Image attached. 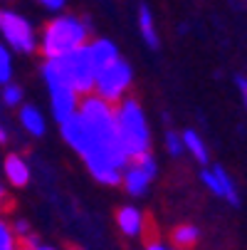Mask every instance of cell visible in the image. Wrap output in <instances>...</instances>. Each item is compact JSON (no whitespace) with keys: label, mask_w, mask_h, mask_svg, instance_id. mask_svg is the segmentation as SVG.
<instances>
[{"label":"cell","mask_w":247,"mask_h":250,"mask_svg":"<svg viewBox=\"0 0 247 250\" xmlns=\"http://www.w3.org/2000/svg\"><path fill=\"white\" fill-rule=\"evenodd\" d=\"M89 45V42H87ZM79 47L57 60H45L40 67V75L50 87H72L79 97L94 94V82H96V69L92 67L89 50Z\"/></svg>","instance_id":"1"},{"label":"cell","mask_w":247,"mask_h":250,"mask_svg":"<svg viewBox=\"0 0 247 250\" xmlns=\"http://www.w3.org/2000/svg\"><path fill=\"white\" fill-rule=\"evenodd\" d=\"M89 18H79L72 13L55 15L40 32V52L45 60H57L75 52L89 42Z\"/></svg>","instance_id":"2"},{"label":"cell","mask_w":247,"mask_h":250,"mask_svg":"<svg viewBox=\"0 0 247 250\" xmlns=\"http://www.w3.org/2000/svg\"><path fill=\"white\" fill-rule=\"evenodd\" d=\"M116 131L131 161L151 151V129L138 99L126 97L121 104H116Z\"/></svg>","instance_id":"3"},{"label":"cell","mask_w":247,"mask_h":250,"mask_svg":"<svg viewBox=\"0 0 247 250\" xmlns=\"http://www.w3.org/2000/svg\"><path fill=\"white\" fill-rule=\"evenodd\" d=\"M0 38L10 47V52L32 55L40 50V38L32 22L10 8H0Z\"/></svg>","instance_id":"4"},{"label":"cell","mask_w":247,"mask_h":250,"mask_svg":"<svg viewBox=\"0 0 247 250\" xmlns=\"http://www.w3.org/2000/svg\"><path fill=\"white\" fill-rule=\"evenodd\" d=\"M131 82H133V69L121 57V60H116L114 64H109L107 69H101V72L96 75L94 94L114 106V104H121L126 99V92H129Z\"/></svg>","instance_id":"5"},{"label":"cell","mask_w":247,"mask_h":250,"mask_svg":"<svg viewBox=\"0 0 247 250\" xmlns=\"http://www.w3.org/2000/svg\"><path fill=\"white\" fill-rule=\"evenodd\" d=\"M47 94H50V114H52V119H55L57 124L69 122V119L79 112L82 97H79L72 87H50Z\"/></svg>","instance_id":"6"},{"label":"cell","mask_w":247,"mask_h":250,"mask_svg":"<svg viewBox=\"0 0 247 250\" xmlns=\"http://www.w3.org/2000/svg\"><path fill=\"white\" fill-rule=\"evenodd\" d=\"M59 134H62V139H64V144H69V149H75L79 156H84V154L89 151V146H92L89 126L84 124V119L79 117V112L69 119V122L59 124Z\"/></svg>","instance_id":"7"},{"label":"cell","mask_w":247,"mask_h":250,"mask_svg":"<svg viewBox=\"0 0 247 250\" xmlns=\"http://www.w3.org/2000/svg\"><path fill=\"white\" fill-rule=\"evenodd\" d=\"M0 176L5 178V184H10L13 188H22L30 184L32 178V171H30V164L22 154H15L10 151L5 159H3V166H0Z\"/></svg>","instance_id":"8"},{"label":"cell","mask_w":247,"mask_h":250,"mask_svg":"<svg viewBox=\"0 0 247 250\" xmlns=\"http://www.w3.org/2000/svg\"><path fill=\"white\" fill-rule=\"evenodd\" d=\"M87 50H89V60H92V67L96 69V75L101 72V69H107L109 64H114L116 60H121L119 47H116L112 40H107V38L92 40V42L87 45Z\"/></svg>","instance_id":"9"},{"label":"cell","mask_w":247,"mask_h":250,"mask_svg":"<svg viewBox=\"0 0 247 250\" xmlns=\"http://www.w3.org/2000/svg\"><path fill=\"white\" fill-rule=\"evenodd\" d=\"M151 181L153 178L141 168L136 161H129V166L121 171V186H124V191L129 193V196H144L146 191H149V186H151Z\"/></svg>","instance_id":"10"},{"label":"cell","mask_w":247,"mask_h":250,"mask_svg":"<svg viewBox=\"0 0 247 250\" xmlns=\"http://www.w3.org/2000/svg\"><path fill=\"white\" fill-rule=\"evenodd\" d=\"M116 228L126 238H141V233L146 228V218L136 206H121L116 210Z\"/></svg>","instance_id":"11"},{"label":"cell","mask_w":247,"mask_h":250,"mask_svg":"<svg viewBox=\"0 0 247 250\" xmlns=\"http://www.w3.org/2000/svg\"><path fill=\"white\" fill-rule=\"evenodd\" d=\"M18 122L30 136H45V131H47V117L35 104H22L20 106L18 109Z\"/></svg>","instance_id":"12"},{"label":"cell","mask_w":247,"mask_h":250,"mask_svg":"<svg viewBox=\"0 0 247 250\" xmlns=\"http://www.w3.org/2000/svg\"><path fill=\"white\" fill-rule=\"evenodd\" d=\"M138 32L141 38H144V42L151 47V50H158L161 45V38H158V30H156V20H153V13L146 3L138 5Z\"/></svg>","instance_id":"13"},{"label":"cell","mask_w":247,"mask_h":250,"mask_svg":"<svg viewBox=\"0 0 247 250\" xmlns=\"http://www.w3.org/2000/svg\"><path fill=\"white\" fill-rule=\"evenodd\" d=\"M200 240V230L193 223H181L171 230V243L175 250H193Z\"/></svg>","instance_id":"14"},{"label":"cell","mask_w":247,"mask_h":250,"mask_svg":"<svg viewBox=\"0 0 247 250\" xmlns=\"http://www.w3.org/2000/svg\"><path fill=\"white\" fill-rule=\"evenodd\" d=\"M183 146H186V151L198 161V164H208V159H210V151H208V144H205V141H203V136L195 131V129H186L183 134Z\"/></svg>","instance_id":"15"},{"label":"cell","mask_w":247,"mask_h":250,"mask_svg":"<svg viewBox=\"0 0 247 250\" xmlns=\"http://www.w3.org/2000/svg\"><path fill=\"white\" fill-rule=\"evenodd\" d=\"M213 173L218 178V184H220V198H225L230 206H240V193H237V186L232 181V176L223 168V166H213Z\"/></svg>","instance_id":"16"},{"label":"cell","mask_w":247,"mask_h":250,"mask_svg":"<svg viewBox=\"0 0 247 250\" xmlns=\"http://www.w3.org/2000/svg\"><path fill=\"white\" fill-rule=\"evenodd\" d=\"M13 72H15V67H13V52L10 47L0 40V84H10L13 82Z\"/></svg>","instance_id":"17"},{"label":"cell","mask_w":247,"mask_h":250,"mask_svg":"<svg viewBox=\"0 0 247 250\" xmlns=\"http://www.w3.org/2000/svg\"><path fill=\"white\" fill-rule=\"evenodd\" d=\"M3 104L10 106V109H20V106L25 104V89L20 84H15V82L5 84L3 87Z\"/></svg>","instance_id":"18"},{"label":"cell","mask_w":247,"mask_h":250,"mask_svg":"<svg viewBox=\"0 0 247 250\" xmlns=\"http://www.w3.org/2000/svg\"><path fill=\"white\" fill-rule=\"evenodd\" d=\"M166 151L171 154V156H181L183 151H186V146H183V136L178 134V131H173V129H168L166 131Z\"/></svg>","instance_id":"19"},{"label":"cell","mask_w":247,"mask_h":250,"mask_svg":"<svg viewBox=\"0 0 247 250\" xmlns=\"http://www.w3.org/2000/svg\"><path fill=\"white\" fill-rule=\"evenodd\" d=\"M200 181H203V186L213 193V196H220V184H218L213 168H203V171H200Z\"/></svg>","instance_id":"20"},{"label":"cell","mask_w":247,"mask_h":250,"mask_svg":"<svg viewBox=\"0 0 247 250\" xmlns=\"http://www.w3.org/2000/svg\"><path fill=\"white\" fill-rule=\"evenodd\" d=\"M141 168H144L151 178H156V173H158V161H156V156L149 151V154H144V156H138V159H133Z\"/></svg>","instance_id":"21"},{"label":"cell","mask_w":247,"mask_h":250,"mask_svg":"<svg viewBox=\"0 0 247 250\" xmlns=\"http://www.w3.org/2000/svg\"><path fill=\"white\" fill-rule=\"evenodd\" d=\"M10 226H13V233L18 235V240H22L25 235H30V233H32V230H30V223H27L25 218H18V221H13Z\"/></svg>","instance_id":"22"},{"label":"cell","mask_w":247,"mask_h":250,"mask_svg":"<svg viewBox=\"0 0 247 250\" xmlns=\"http://www.w3.org/2000/svg\"><path fill=\"white\" fill-rule=\"evenodd\" d=\"M35 3H40L45 10H50V13H62L64 10V5H67V0H35Z\"/></svg>","instance_id":"23"},{"label":"cell","mask_w":247,"mask_h":250,"mask_svg":"<svg viewBox=\"0 0 247 250\" xmlns=\"http://www.w3.org/2000/svg\"><path fill=\"white\" fill-rule=\"evenodd\" d=\"M40 245H42V240H40V235H35V233H30V235H25L20 240V250H35Z\"/></svg>","instance_id":"24"},{"label":"cell","mask_w":247,"mask_h":250,"mask_svg":"<svg viewBox=\"0 0 247 250\" xmlns=\"http://www.w3.org/2000/svg\"><path fill=\"white\" fill-rule=\"evenodd\" d=\"M235 84L240 89V97H242V104H245V109H247V77H235Z\"/></svg>","instance_id":"25"},{"label":"cell","mask_w":247,"mask_h":250,"mask_svg":"<svg viewBox=\"0 0 247 250\" xmlns=\"http://www.w3.org/2000/svg\"><path fill=\"white\" fill-rule=\"evenodd\" d=\"M146 250H171V248H166L161 240H151V243L146 245Z\"/></svg>","instance_id":"26"},{"label":"cell","mask_w":247,"mask_h":250,"mask_svg":"<svg viewBox=\"0 0 247 250\" xmlns=\"http://www.w3.org/2000/svg\"><path fill=\"white\" fill-rule=\"evenodd\" d=\"M0 144H8V129L3 122H0Z\"/></svg>","instance_id":"27"},{"label":"cell","mask_w":247,"mask_h":250,"mask_svg":"<svg viewBox=\"0 0 247 250\" xmlns=\"http://www.w3.org/2000/svg\"><path fill=\"white\" fill-rule=\"evenodd\" d=\"M5 201V184H3V176H0V203Z\"/></svg>","instance_id":"28"},{"label":"cell","mask_w":247,"mask_h":250,"mask_svg":"<svg viewBox=\"0 0 247 250\" xmlns=\"http://www.w3.org/2000/svg\"><path fill=\"white\" fill-rule=\"evenodd\" d=\"M35 250H59V248H55V245H47V243H42L40 248H35Z\"/></svg>","instance_id":"29"},{"label":"cell","mask_w":247,"mask_h":250,"mask_svg":"<svg viewBox=\"0 0 247 250\" xmlns=\"http://www.w3.org/2000/svg\"><path fill=\"white\" fill-rule=\"evenodd\" d=\"M67 250H82V248H77V245H72V248H67Z\"/></svg>","instance_id":"30"}]
</instances>
